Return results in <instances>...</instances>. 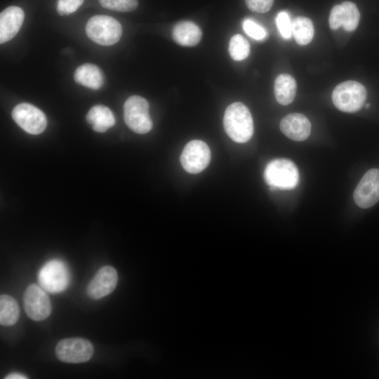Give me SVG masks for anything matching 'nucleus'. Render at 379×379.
<instances>
[{"label":"nucleus","instance_id":"f257e3e1","mask_svg":"<svg viewBox=\"0 0 379 379\" xmlns=\"http://www.w3.org/2000/svg\"><path fill=\"white\" fill-rule=\"evenodd\" d=\"M223 125L227 135L236 142H246L253 134L251 114L248 107L239 102H234L226 108Z\"/></svg>","mask_w":379,"mask_h":379},{"label":"nucleus","instance_id":"f03ea898","mask_svg":"<svg viewBox=\"0 0 379 379\" xmlns=\"http://www.w3.org/2000/svg\"><path fill=\"white\" fill-rule=\"evenodd\" d=\"M264 179L272 189L291 190L298 183L299 173L295 164L287 159H276L267 164Z\"/></svg>","mask_w":379,"mask_h":379},{"label":"nucleus","instance_id":"7ed1b4c3","mask_svg":"<svg viewBox=\"0 0 379 379\" xmlns=\"http://www.w3.org/2000/svg\"><path fill=\"white\" fill-rule=\"evenodd\" d=\"M86 32L95 43L102 46H111L121 39L122 27L119 21L111 16L96 15L88 20Z\"/></svg>","mask_w":379,"mask_h":379},{"label":"nucleus","instance_id":"20e7f679","mask_svg":"<svg viewBox=\"0 0 379 379\" xmlns=\"http://www.w3.org/2000/svg\"><path fill=\"white\" fill-rule=\"evenodd\" d=\"M366 98L365 87L356 81H346L337 85L332 93L334 105L340 111L353 113L359 111Z\"/></svg>","mask_w":379,"mask_h":379},{"label":"nucleus","instance_id":"39448f33","mask_svg":"<svg viewBox=\"0 0 379 379\" xmlns=\"http://www.w3.org/2000/svg\"><path fill=\"white\" fill-rule=\"evenodd\" d=\"M124 118L128 127L136 133H147L152 128L149 103L146 99L139 95H132L126 100Z\"/></svg>","mask_w":379,"mask_h":379},{"label":"nucleus","instance_id":"423d86ee","mask_svg":"<svg viewBox=\"0 0 379 379\" xmlns=\"http://www.w3.org/2000/svg\"><path fill=\"white\" fill-rule=\"evenodd\" d=\"M38 280L45 291L52 293H61L69 284V271L62 260H51L40 269Z\"/></svg>","mask_w":379,"mask_h":379},{"label":"nucleus","instance_id":"0eeeda50","mask_svg":"<svg viewBox=\"0 0 379 379\" xmlns=\"http://www.w3.org/2000/svg\"><path fill=\"white\" fill-rule=\"evenodd\" d=\"M58 359L65 363L79 364L89 361L94 349L91 343L82 338H69L60 340L55 347Z\"/></svg>","mask_w":379,"mask_h":379},{"label":"nucleus","instance_id":"6e6552de","mask_svg":"<svg viewBox=\"0 0 379 379\" xmlns=\"http://www.w3.org/2000/svg\"><path fill=\"white\" fill-rule=\"evenodd\" d=\"M23 303L27 315L34 321L48 318L52 310L49 297L45 290L32 284L27 286L23 295Z\"/></svg>","mask_w":379,"mask_h":379},{"label":"nucleus","instance_id":"1a4fd4ad","mask_svg":"<svg viewBox=\"0 0 379 379\" xmlns=\"http://www.w3.org/2000/svg\"><path fill=\"white\" fill-rule=\"evenodd\" d=\"M12 117L20 128L32 135L41 133L47 125L44 113L34 105L27 102L17 105L12 111Z\"/></svg>","mask_w":379,"mask_h":379},{"label":"nucleus","instance_id":"9d476101","mask_svg":"<svg viewBox=\"0 0 379 379\" xmlns=\"http://www.w3.org/2000/svg\"><path fill=\"white\" fill-rule=\"evenodd\" d=\"M180 161L182 168L187 172L199 173L204 171L210 163V149L202 140H191L184 147Z\"/></svg>","mask_w":379,"mask_h":379},{"label":"nucleus","instance_id":"9b49d317","mask_svg":"<svg viewBox=\"0 0 379 379\" xmlns=\"http://www.w3.org/2000/svg\"><path fill=\"white\" fill-rule=\"evenodd\" d=\"M356 204L361 208L373 206L379 201V169L368 170L354 192Z\"/></svg>","mask_w":379,"mask_h":379},{"label":"nucleus","instance_id":"f8f14e48","mask_svg":"<svg viewBox=\"0 0 379 379\" xmlns=\"http://www.w3.org/2000/svg\"><path fill=\"white\" fill-rule=\"evenodd\" d=\"M118 274L115 268L105 265L100 268L87 286L86 292L93 300L101 299L116 288Z\"/></svg>","mask_w":379,"mask_h":379},{"label":"nucleus","instance_id":"ddd939ff","mask_svg":"<svg viewBox=\"0 0 379 379\" xmlns=\"http://www.w3.org/2000/svg\"><path fill=\"white\" fill-rule=\"evenodd\" d=\"M280 130L288 138L295 141L306 140L311 132L309 119L300 113H292L285 116L279 124Z\"/></svg>","mask_w":379,"mask_h":379},{"label":"nucleus","instance_id":"4468645a","mask_svg":"<svg viewBox=\"0 0 379 379\" xmlns=\"http://www.w3.org/2000/svg\"><path fill=\"white\" fill-rule=\"evenodd\" d=\"M25 18L22 9L11 6L0 14V43L4 44L13 39L20 30Z\"/></svg>","mask_w":379,"mask_h":379},{"label":"nucleus","instance_id":"2eb2a0df","mask_svg":"<svg viewBox=\"0 0 379 379\" xmlns=\"http://www.w3.org/2000/svg\"><path fill=\"white\" fill-rule=\"evenodd\" d=\"M202 32L199 27L191 21H181L175 25L172 29V37L178 44L183 46H194L201 40Z\"/></svg>","mask_w":379,"mask_h":379},{"label":"nucleus","instance_id":"dca6fc26","mask_svg":"<svg viewBox=\"0 0 379 379\" xmlns=\"http://www.w3.org/2000/svg\"><path fill=\"white\" fill-rule=\"evenodd\" d=\"M76 83L91 89H99L103 84V74L94 64L86 63L79 66L74 74Z\"/></svg>","mask_w":379,"mask_h":379},{"label":"nucleus","instance_id":"f3484780","mask_svg":"<svg viewBox=\"0 0 379 379\" xmlns=\"http://www.w3.org/2000/svg\"><path fill=\"white\" fill-rule=\"evenodd\" d=\"M296 88L295 80L290 74H281L277 76L274 85L277 101L282 105L291 104L295 97Z\"/></svg>","mask_w":379,"mask_h":379},{"label":"nucleus","instance_id":"a211bd4d","mask_svg":"<svg viewBox=\"0 0 379 379\" xmlns=\"http://www.w3.org/2000/svg\"><path fill=\"white\" fill-rule=\"evenodd\" d=\"M86 120L92 124L93 129L99 133L105 132L115 124V119L110 109L101 105H95L88 111Z\"/></svg>","mask_w":379,"mask_h":379},{"label":"nucleus","instance_id":"6ab92c4d","mask_svg":"<svg viewBox=\"0 0 379 379\" xmlns=\"http://www.w3.org/2000/svg\"><path fill=\"white\" fill-rule=\"evenodd\" d=\"M20 317V308L17 301L11 295L0 296V324L2 326H13Z\"/></svg>","mask_w":379,"mask_h":379},{"label":"nucleus","instance_id":"aec40b11","mask_svg":"<svg viewBox=\"0 0 379 379\" xmlns=\"http://www.w3.org/2000/svg\"><path fill=\"white\" fill-rule=\"evenodd\" d=\"M292 34L299 45H306L312 40L314 29L312 20L298 16L292 22Z\"/></svg>","mask_w":379,"mask_h":379},{"label":"nucleus","instance_id":"412c9836","mask_svg":"<svg viewBox=\"0 0 379 379\" xmlns=\"http://www.w3.org/2000/svg\"><path fill=\"white\" fill-rule=\"evenodd\" d=\"M229 53L234 60L239 61L248 57L250 53V44L247 39L241 34L234 35L229 43Z\"/></svg>","mask_w":379,"mask_h":379},{"label":"nucleus","instance_id":"4be33fe9","mask_svg":"<svg viewBox=\"0 0 379 379\" xmlns=\"http://www.w3.org/2000/svg\"><path fill=\"white\" fill-rule=\"evenodd\" d=\"M343 6V27L347 31H354L359 22L360 14L355 4L345 1Z\"/></svg>","mask_w":379,"mask_h":379},{"label":"nucleus","instance_id":"5701e85b","mask_svg":"<svg viewBox=\"0 0 379 379\" xmlns=\"http://www.w3.org/2000/svg\"><path fill=\"white\" fill-rule=\"evenodd\" d=\"M100 5L107 9L119 12H130L136 9L138 0H98Z\"/></svg>","mask_w":379,"mask_h":379},{"label":"nucleus","instance_id":"b1692460","mask_svg":"<svg viewBox=\"0 0 379 379\" xmlns=\"http://www.w3.org/2000/svg\"><path fill=\"white\" fill-rule=\"evenodd\" d=\"M242 27L246 34L255 40H263L267 36L266 30L251 19L244 20Z\"/></svg>","mask_w":379,"mask_h":379},{"label":"nucleus","instance_id":"393cba45","mask_svg":"<svg viewBox=\"0 0 379 379\" xmlns=\"http://www.w3.org/2000/svg\"><path fill=\"white\" fill-rule=\"evenodd\" d=\"M276 23L282 37L289 39L292 34V22L288 14L286 11L279 13L276 18Z\"/></svg>","mask_w":379,"mask_h":379},{"label":"nucleus","instance_id":"a878e982","mask_svg":"<svg viewBox=\"0 0 379 379\" xmlns=\"http://www.w3.org/2000/svg\"><path fill=\"white\" fill-rule=\"evenodd\" d=\"M84 0H58L57 11L60 15H69L75 12Z\"/></svg>","mask_w":379,"mask_h":379},{"label":"nucleus","instance_id":"bb28decb","mask_svg":"<svg viewBox=\"0 0 379 379\" xmlns=\"http://www.w3.org/2000/svg\"><path fill=\"white\" fill-rule=\"evenodd\" d=\"M274 0H246L247 7L253 12L266 13L270 10Z\"/></svg>","mask_w":379,"mask_h":379},{"label":"nucleus","instance_id":"cd10ccee","mask_svg":"<svg viewBox=\"0 0 379 379\" xmlns=\"http://www.w3.org/2000/svg\"><path fill=\"white\" fill-rule=\"evenodd\" d=\"M328 22L332 29H337L343 26V6L341 4L336 5L332 8Z\"/></svg>","mask_w":379,"mask_h":379},{"label":"nucleus","instance_id":"c85d7f7f","mask_svg":"<svg viewBox=\"0 0 379 379\" xmlns=\"http://www.w3.org/2000/svg\"><path fill=\"white\" fill-rule=\"evenodd\" d=\"M6 379H25L28 378L26 375L19 373H12L5 377Z\"/></svg>","mask_w":379,"mask_h":379},{"label":"nucleus","instance_id":"c756f323","mask_svg":"<svg viewBox=\"0 0 379 379\" xmlns=\"http://www.w3.org/2000/svg\"><path fill=\"white\" fill-rule=\"evenodd\" d=\"M365 107L366 108H368L370 107V104L369 103L366 104Z\"/></svg>","mask_w":379,"mask_h":379}]
</instances>
